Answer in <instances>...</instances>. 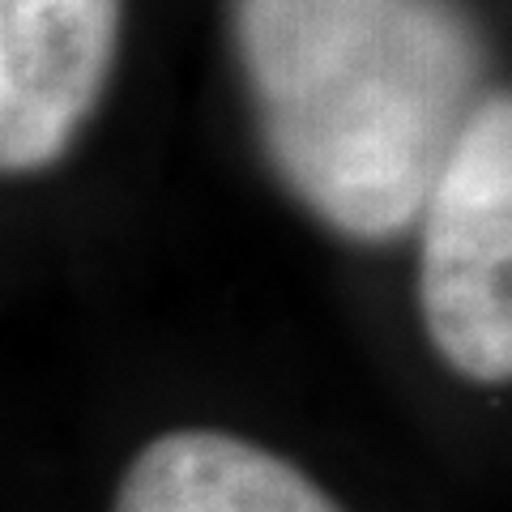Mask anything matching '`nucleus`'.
<instances>
[{
  "label": "nucleus",
  "instance_id": "obj_1",
  "mask_svg": "<svg viewBox=\"0 0 512 512\" xmlns=\"http://www.w3.org/2000/svg\"><path fill=\"white\" fill-rule=\"evenodd\" d=\"M231 39L282 184L359 244L419 222L487 99L466 0H231Z\"/></svg>",
  "mask_w": 512,
  "mask_h": 512
},
{
  "label": "nucleus",
  "instance_id": "obj_3",
  "mask_svg": "<svg viewBox=\"0 0 512 512\" xmlns=\"http://www.w3.org/2000/svg\"><path fill=\"white\" fill-rule=\"evenodd\" d=\"M124 0H0V175L60 163L120 52Z\"/></svg>",
  "mask_w": 512,
  "mask_h": 512
},
{
  "label": "nucleus",
  "instance_id": "obj_2",
  "mask_svg": "<svg viewBox=\"0 0 512 512\" xmlns=\"http://www.w3.org/2000/svg\"><path fill=\"white\" fill-rule=\"evenodd\" d=\"M419 308L440 359L478 384L512 372V103L487 94L423 201Z\"/></svg>",
  "mask_w": 512,
  "mask_h": 512
},
{
  "label": "nucleus",
  "instance_id": "obj_4",
  "mask_svg": "<svg viewBox=\"0 0 512 512\" xmlns=\"http://www.w3.org/2000/svg\"><path fill=\"white\" fill-rule=\"evenodd\" d=\"M111 512H342L308 474L231 431H167L124 470Z\"/></svg>",
  "mask_w": 512,
  "mask_h": 512
}]
</instances>
